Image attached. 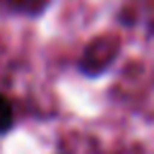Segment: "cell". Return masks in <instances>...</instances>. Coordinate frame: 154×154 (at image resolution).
<instances>
[{"label":"cell","instance_id":"1","mask_svg":"<svg viewBox=\"0 0 154 154\" xmlns=\"http://www.w3.org/2000/svg\"><path fill=\"white\" fill-rule=\"evenodd\" d=\"M14 123V111H12V103L5 94H0V135L7 132Z\"/></svg>","mask_w":154,"mask_h":154}]
</instances>
